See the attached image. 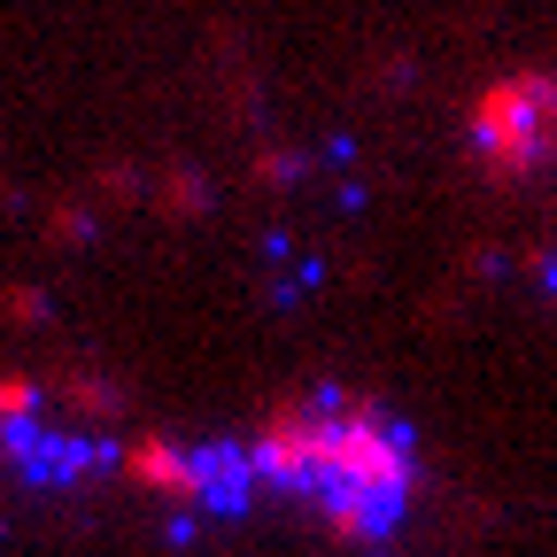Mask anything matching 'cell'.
Instances as JSON below:
<instances>
[{"label":"cell","mask_w":557,"mask_h":557,"mask_svg":"<svg viewBox=\"0 0 557 557\" xmlns=\"http://www.w3.org/2000/svg\"><path fill=\"white\" fill-rule=\"evenodd\" d=\"M256 487L302 504L325 534L341 542H395L410 504H418V434L372 395H295L263 418V434L248 442Z\"/></svg>","instance_id":"cell-1"},{"label":"cell","mask_w":557,"mask_h":557,"mask_svg":"<svg viewBox=\"0 0 557 557\" xmlns=\"http://www.w3.org/2000/svg\"><path fill=\"white\" fill-rule=\"evenodd\" d=\"M472 163L487 178L557 171V70H511L472 109Z\"/></svg>","instance_id":"cell-2"},{"label":"cell","mask_w":557,"mask_h":557,"mask_svg":"<svg viewBox=\"0 0 557 557\" xmlns=\"http://www.w3.org/2000/svg\"><path fill=\"white\" fill-rule=\"evenodd\" d=\"M132 480L139 487H156V496L171 504H194V511H225L240 519L263 487H256V465H248V442H218V434H156V442H139L132 449Z\"/></svg>","instance_id":"cell-3"},{"label":"cell","mask_w":557,"mask_h":557,"mask_svg":"<svg viewBox=\"0 0 557 557\" xmlns=\"http://www.w3.org/2000/svg\"><path fill=\"white\" fill-rule=\"evenodd\" d=\"M0 449H9L39 487H70V480H78V472H94L101 465V442H86V434H54V426H16V418H9V426H0Z\"/></svg>","instance_id":"cell-4"}]
</instances>
